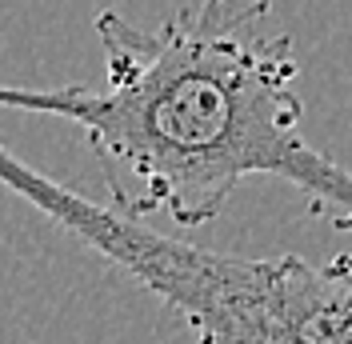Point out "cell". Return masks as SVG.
<instances>
[{"label":"cell","mask_w":352,"mask_h":344,"mask_svg":"<svg viewBox=\"0 0 352 344\" xmlns=\"http://www.w3.org/2000/svg\"><path fill=\"white\" fill-rule=\"evenodd\" d=\"M0 189L148 288L197 344H352V252H217L96 204L0 144Z\"/></svg>","instance_id":"cell-2"},{"label":"cell","mask_w":352,"mask_h":344,"mask_svg":"<svg viewBox=\"0 0 352 344\" xmlns=\"http://www.w3.org/2000/svg\"><path fill=\"white\" fill-rule=\"evenodd\" d=\"M96 36L100 88L0 85V108L80 125L112 208L200 228L244 180L272 176L352 228V172L300 132V65L272 0H200L156 28L100 8Z\"/></svg>","instance_id":"cell-1"}]
</instances>
